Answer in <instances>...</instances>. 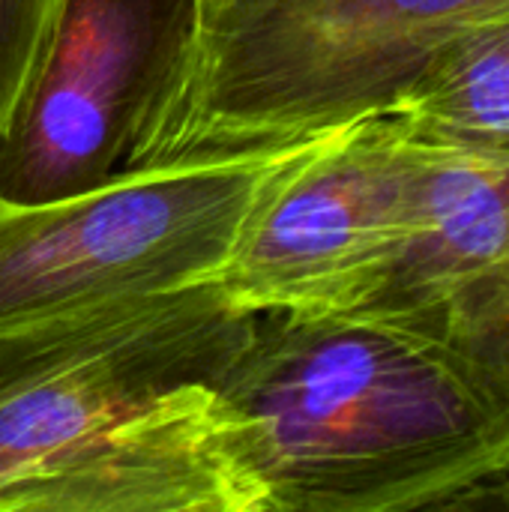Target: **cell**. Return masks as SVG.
Returning a JSON list of instances; mask_svg holds the SVG:
<instances>
[{"instance_id":"7a4b0ae2","label":"cell","mask_w":509,"mask_h":512,"mask_svg":"<svg viewBox=\"0 0 509 512\" xmlns=\"http://www.w3.org/2000/svg\"><path fill=\"white\" fill-rule=\"evenodd\" d=\"M219 408L255 512H465L509 474L507 411L357 312H255Z\"/></svg>"},{"instance_id":"52a82bcc","label":"cell","mask_w":509,"mask_h":512,"mask_svg":"<svg viewBox=\"0 0 509 512\" xmlns=\"http://www.w3.org/2000/svg\"><path fill=\"white\" fill-rule=\"evenodd\" d=\"M417 141L408 228L354 312L423 339L509 414V150Z\"/></svg>"},{"instance_id":"277c9868","label":"cell","mask_w":509,"mask_h":512,"mask_svg":"<svg viewBox=\"0 0 509 512\" xmlns=\"http://www.w3.org/2000/svg\"><path fill=\"white\" fill-rule=\"evenodd\" d=\"M306 141L147 168L48 204H0V330L216 282L258 198Z\"/></svg>"},{"instance_id":"3957f363","label":"cell","mask_w":509,"mask_h":512,"mask_svg":"<svg viewBox=\"0 0 509 512\" xmlns=\"http://www.w3.org/2000/svg\"><path fill=\"white\" fill-rule=\"evenodd\" d=\"M509 0H201L141 171L393 114L426 57Z\"/></svg>"},{"instance_id":"8992f818","label":"cell","mask_w":509,"mask_h":512,"mask_svg":"<svg viewBox=\"0 0 509 512\" xmlns=\"http://www.w3.org/2000/svg\"><path fill=\"white\" fill-rule=\"evenodd\" d=\"M420 141L396 114L309 138L249 213L216 285L252 312H354L408 228Z\"/></svg>"},{"instance_id":"ba28073f","label":"cell","mask_w":509,"mask_h":512,"mask_svg":"<svg viewBox=\"0 0 509 512\" xmlns=\"http://www.w3.org/2000/svg\"><path fill=\"white\" fill-rule=\"evenodd\" d=\"M393 114L423 141L509 150V9L444 39Z\"/></svg>"},{"instance_id":"5b68a950","label":"cell","mask_w":509,"mask_h":512,"mask_svg":"<svg viewBox=\"0 0 509 512\" xmlns=\"http://www.w3.org/2000/svg\"><path fill=\"white\" fill-rule=\"evenodd\" d=\"M198 15L201 0H60L0 129V204H48L135 174Z\"/></svg>"},{"instance_id":"9c48e42d","label":"cell","mask_w":509,"mask_h":512,"mask_svg":"<svg viewBox=\"0 0 509 512\" xmlns=\"http://www.w3.org/2000/svg\"><path fill=\"white\" fill-rule=\"evenodd\" d=\"M60 0H0V129L48 39Z\"/></svg>"},{"instance_id":"6da1fadb","label":"cell","mask_w":509,"mask_h":512,"mask_svg":"<svg viewBox=\"0 0 509 512\" xmlns=\"http://www.w3.org/2000/svg\"><path fill=\"white\" fill-rule=\"evenodd\" d=\"M252 327L204 282L0 330V512H255L219 408Z\"/></svg>"}]
</instances>
